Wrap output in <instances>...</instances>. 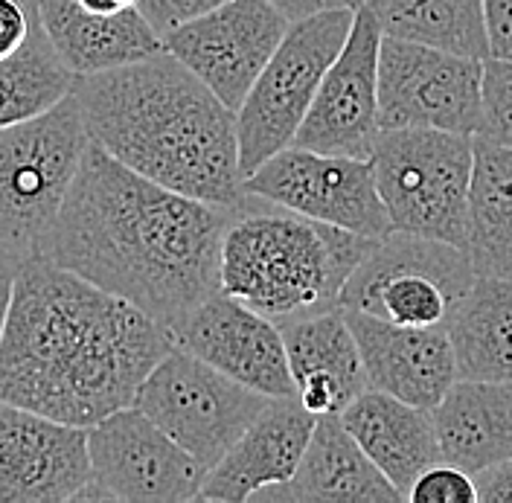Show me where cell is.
<instances>
[{
	"label": "cell",
	"mask_w": 512,
	"mask_h": 503,
	"mask_svg": "<svg viewBox=\"0 0 512 503\" xmlns=\"http://www.w3.org/2000/svg\"><path fill=\"white\" fill-rule=\"evenodd\" d=\"M472 477L478 486V503H512V457L492 463Z\"/></svg>",
	"instance_id": "cell-33"
},
{
	"label": "cell",
	"mask_w": 512,
	"mask_h": 503,
	"mask_svg": "<svg viewBox=\"0 0 512 503\" xmlns=\"http://www.w3.org/2000/svg\"><path fill=\"white\" fill-rule=\"evenodd\" d=\"M431 419L451 466L475 474L512 457V381L457 378Z\"/></svg>",
	"instance_id": "cell-23"
},
{
	"label": "cell",
	"mask_w": 512,
	"mask_h": 503,
	"mask_svg": "<svg viewBox=\"0 0 512 503\" xmlns=\"http://www.w3.org/2000/svg\"><path fill=\"white\" fill-rule=\"evenodd\" d=\"M172 344L271 399L297 396L286 341L271 317L216 291L169 329Z\"/></svg>",
	"instance_id": "cell-15"
},
{
	"label": "cell",
	"mask_w": 512,
	"mask_h": 503,
	"mask_svg": "<svg viewBox=\"0 0 512 503\" xmlns=\"http://www.w3.org/2000/svg\"><path fill=\"white\" fill-rule=\"evenodd\" d=\"M233 207L166 189L88 143L38 256L91 280L166 329L222 291Z\"/></svg>",
	"instance_id": "cell-1"
},
{
	"label": "cell",
	"mask_w": 512,
	"mask_h": 503,
	"mask_svg": "<svg viewBox=\"0 0 512 503\" xmlns=\"http://www.w3.org/2000/svg\"><path fill=\"white\" fill-rule=\"evenodd\" d=\"M88 480V428L0 399V503L76 501Z\"/></svg>",
	"instance_id": "cell-16"
},
{
	"label": "cell",
	"mask_w": 512,
	"mask_h": 503,
	"mask_svg": "<svg viewBox=\"0 0 512 503\" xmlns=\"http://www.w3.org/2000/svg\"><path fill=\"white\" fill-rule=\"evenodd\" d=\"M222 3L224 0H137V9L152 24V30L163 38L172 30H178L181 24L207 15L210 9H216Z\"/></svg>",
	"instance_id": "cell-30"
},
{
	"label": "cell",
	"mask_w": 512,
	"mask_h": 503,
	"mask_svg": "<svg viewBox=\"0 0 512 503\" xmlns=\"http://www.w3.org/2000/svg\"><path fill=\"white\" fill-rule=\"evenodd\" d=\"M361 6L373 12L382 35L489 59L483 0H361Z\"/></svg>",
	"instance_id": "cell-26"
},
{
	"label": "cell",
	"mask_w": 512,
	"mask_h": 503,
	"mask_svg": "<svg viewBox=\"0 0 512 503\" xmlns=\"http://www.w3.org/2000/svg\"><path fill=\"white\" fill-rule=\"evenodd\" d=\"M475 137L512 149V62H483V117Z\"/></svg>",
	"instance_id": "cell-28"
},
{
	"label": "cell",
	"mask_w": 512,
	"mask_h": 503,
	"mask_svg": "<svg viewBox=\"0 0 512 503\" xmlns=\"http://www.w3.org/2000/svg\"><path fill=\"white\" fill-rule=\"evenodd\" d=\"M408 503H478V486L466 469L440 460L416 477Z\"/></svg>",
	"instance_id": "cell-29"
},
{
	"label": "cell",
	"mask_w": 512,
	"mask_h": 503,
	"mask_svg": "<svg viewBox=\"0 0 512 503\" xmlns=\"http://www.w3.org/2000/svg\"><path fill=\"white\" fill-rule=\"evenodd\" d=\"M35 24V0H0V59L24 47Z\"/></svg>",
	"instance_id": "cell-31"
},
{
	"label": "cell",
	"mask_w": 512,
	"mask_h": 503,
	"mask_svg": "<svg viewBox=\"0 0 512 503\" xmlns=\"http://www.w3.org/2000/svg\"><path fill=\"white\" fill-rule=\"evenodd\" d=\"M475 277L463 248L393 230L358 262L338 306L399 326H446Z\"/></svg>",
	"instance_id": "cell-8"
},
{
	"label": "cell",
	"mask_w": 512,
	"mask_h": 503,
	"mask_svg": "<svg viewBox=\"0 0 512 503\" xmlns=\"http://www.w3.org/2000/svg\"><path fill=\"white\" fill-rule=\"evenodd\" d=\"M79 6H85L88 12H96V15H117V12L137 6V0H79Z\"/></svg>",
	"instance_id": "cell-36"
},
{
	"label": "cell",
	"mask_w": 512,
	"mask_h": 503,
	"mask_svg": "<svg viewBox=\"0 0 512 503\" xmlns=\"http://www.w3.org/2000/svg\"><path fill=\"white\" fill-rule=\"evenodd\" d=\"M271 396L219 373L207 361L172 346L158 367L143 378L134 408L210 472L233 448Z\"/></svg>",
	"instance_id": "cell-9"
},
{
	"label": "cell",
	"mask_w": 512,
	"mask_h": 503,
	"mask_svg": "<svg viewBox=\"0 0 512 503\" xmlns=\"http://www.w3.org/2000/svg\"><path fill=\"white\" fill-rule=\"evenodd\" d=\"M35 12L73 76H94L163 50V38L137 6L117 15H96L79 0H35Z\"/></svg>",
	"instance_id": "cell-21"
},
{
	"label": "cell",
	"mask_w": 512,
	"mask_h": 503,
	"mask_svg": "<svg viewBox=\"0 0 512 503\" xmlns=\"http://www.w3.org/2000/svg\"><path fill=\"white\" fill-rule=\"evenodd\" d=\"M245 192L364 239L393 233L370 158L286 146L245 178Z\"/></svg>",
	"instance_id": "cell-12"
},
{
	"label": "cell",
	"mask_w": 512,
	"mask_h": 503,
	"mask_svg": "<svg viewBox=\"0 0 512 503\" xmlns=\"http://www.w3.org/2000/svg\"><path fill=\"white\" fill-rule=\"evenodd\" d=\"M254 501L405 503V498L364 454L341 413H326L318 416L294 477L259 492Z\"/></svg>",
	"instance_id": "cell-20"
},
{
	"label": "cell",
	"mask_w": 512,
	"mask_h": 503,
	"mask_svg": "<svg viewBox=\"0 0 512 503\" xmlns=\"http://www.w3.org/2000/svg\"><path fill=\"white\" fill-rule=\"evenodd\" d=\"M172 346L169 329L134 303L32 253L0 338V399L91 428L134 405Z\"/></svg>",
	"instance_id": "cell-2"
},
{
	"label": "cell",
	"mask_w": 512,
	"mask_h": 503,
	"mask_svg": "<svg viewBox=\"0 0 512 503\" xmlns=\"http://www.w3.org/2000/svg\"><path fill=\"white\" fill-rule=\"evenodd\" d=\"M91 137L76 94L32 117L0 128V245L32 256L62 213Z\"/></svg>",
	"instance_id": "cell-6"
},
{
	"label": "cell",
	"mask_w": 512,
	"mask_h": 503,
	"mask_svg": "<svg viewBox=\"0 0 512 503\" xmlns=\"http://www.w3.org/2000/svg\"><path fill=\"white\" fill-rule=\"evenodd\" d=\"M344 312L370 387L422 410H434L443 402L457 381L446 326H399L364 312Z\"/></svg>",
	"instance_id": "cell-17"
},
{
	"label": "cell",
	"mask_w": 512,
	"mask_h": 503,
	"mask_svg": "<svg viewBox=\"0 0 512 503\" xmlns=\"http://www.w3.org/2000/svg\"><path fill=\"white\" fill-rule=\"evenodd\" d=\"M288 27L291 21L268 0H224L163 35V50L192 70L227 108L239 111Z\"/></svg>",
	"instance_id": "cell-13"
},
{
	"label": "cell",
	"mask_w": 512,
	"mask_h": 503,
	"mask_svg": "<svg viewBox=\"0 0 512 503\" xmlns=\"http://www.w3.org/2000/svg\"><path fill=\"white\" fill-rule=\"evenodd\" d=\"M373 242L245 195L224 230L222 291L274 323L323 312L338 306Z\"/></svg>",
	"instance_id": "cell-4"
},
{
	"label": "cell",
	"mask_w": 512,
	"mask_h": 503,
	"mask_svg": "<svg viewBox=\"0 0 512 503\" xmlns=\"http://www.w3.org/2000/svg\"><path fill=\"white\" fill-rule=\"evenodd\" d=\"M352 21L355 9L326 6L288 27L286 38L236 111L239 166L245 178L294 143L297 128L315 102L320 79L350 35Z\"/></svg>",
	"instance_id": "cell-7"
},
{
	"label": "cell",
	"mask_w": 512,
	"mask_h": 503,
	"mask_svg": "<svg viewBox=\"0 0 512 503\" xmlns=\"http://www.w3.org/2000/svg\"><path fill=\"white\" fill-rule=\"evenodd\" d=\"M466 253L475 274L512 277V149L480 137L469 184Z\"/></svg>",
	"instance_id": "cell-25"
},
{
	"label": "cell",
	"mask_w": 512,
	"mask_h": 503,
	"mask_svg": "<svg viewBox=\"0 0 512 503\" xmlns=\"http://www.w3.org/2000/svg\"><path fill=\"white\" fill-rule=\"evenodd\" d=\"M277 326L286 341L297 399L315 416L341 413L358 393L370 387L361 349L341 306L288 317Z\"/></svg>",
	"instance_id": "cell-19"
},
{
	"label": "cell",
	"mask_w": 512,
	"mask_h": 503,
	"mask_svg": "<svg viewBox=\"0 0 512 503\" xmlns=\"http://www.w3.org/2000/svg\"><path fill=\"white\" fill-rule=\"evenodd\" d=\"M24 259H27L24 253L0 245V338H3L6 320H9L12 297H15V283H18V274H21Z\"/></svg>",
	"instance_id": "cell-34"
},
{
	"label": "cell",
	"mask_w": 512,
	"mask_h": 503,
	"mask_svg": "<svg viewBox=\"0 0 512 503\" xmlns=\"http://www.w3.org/2000/svg\"><path fill=\"white\" fill-rule=\"evenodd\" d=\"M457 378L512 381V277L478 274L446 320Z\"/></svg>",
	"instance_id": "cell-24"
},
{
	"label": "cell",
	"mask_w": 512,
	"mask_h": 503,
	"mask_svg": "<svg viewBox=\"0 0 512 503\" xmlns=\"http://www.w3.org/2000/svg\"><path fill=\"white\" fill-rule=\"evenodd\" d=\"M379 47L382 27L367 6H355L352 30L320 79L315 102L294 143L323 155L370 158L382 134L379 123Z\"/></svg>",
	"instance_id": "cell-14"
},
{
	"label": "cell",
	"mask_w": 512,
	"mask_h": 503,
	"mask_svg": "<svg viewBox=\"0 0 512 503\" xmlns=\"http://www.w3.org/2000/svg\"><path fill=\"white\" fill-rule=\"evenodd\" d=\"M483 62L428 44L382 35L379 123L384 128H440L478 134Z\"/></svg>",
	"instance_id": "cell-11"
},
{
	"label": "cell",
	"mask_w": 512,
	"mask_h": 503,
	"mask_svg": "<svg viewBox=\"0 0 512 503\" xmlns=\"http://www.w3.org/2000/svg\"><path fill=\"white\" fill-rule=\"evenodd\" d=\"M91 480L76 501H198L207 469L134 405L88 428Z\"/></svg>",
	"instance_id": "cell-10"
},
{
	"label": "cell",
	"mask_w": 512,
	"mask_h": 503,
	"mask_svg": "<svg viewBox=\"0 0 512 503\" xmlns=\"http://www.w3.org/2000/svg\"><path fill=\"white\" fill-rule=\"evenodd\" d=\"M73 94L91 143L128 169L198 201H245L236 111L172 53L76 76Z\"/></svg>",
	"instance_id": "cell-3"
},
{
	"label": "cell",
	"mask_w": 512,
	"mask_h": 503,
	"mask_svg": "<svg viewBox=\"0 0 512 503\" xmlns=\"http://www.w3.org/2000/svg\"><path fill=\"white\" fill-rule=\"evenodd\" d=\"M318 416L297 396L271 399L248 431L207 472L198 501L242 503L288 483L309 445Z\"/></svg>",
	"instance_id": "cell-18"
},
{
	"label": "cell",
	"mask_w": 512,
	"mask_h": 503,
	"mask_svg": "<svg viewBox=\"0 0 512 503\" xmlns=\"http://www.w3.org/2000/svg\"><path fill=\"white\" fill-rule=\"evenodd\" d=\"M341 419L364 454L402 492L405 501L416 477L443 460L431 410L408 405L384 390L367 387L358 393L341 410Z\"/></svg>",
	"instance_id": "cell-22"
},
{
	"label": "cell",
	"mask_w": 512,
	"mask_h": 503,
	"mask_svg": "<svg viewBox=\"0 0 512 503\" xmlns=\"http://www.w3.org/2000/svg\"><path fill=\"white\" fill-rule=\"evenodd\" d=\"M323 6H329V9H355V6H361V0H323Z\"/></svg>",
	"instance_id": "cell-37"
},
{
	"label": "cell",
	"mask_w": 512,
	"mask_h": 503,
	"mask_svg": "<svg viewBox=\"0 0 512 503\" xmlns=\"http://www.w3.org/2000/svg\"><path fill=\"white\" fill-rule=\"evenodd\" d=\"M76 76L64 67L38 21L21 50L0 59V128L41 117L73 91Z\"/></svg>",
	"instance_id": "cell-27"
},
{
	"label": "cell",
	"mask_w": 512,
	"mask_h": 503,
	"mask_svg": "<svg viewBox=\"0 0 512 503\" xmlns=\"http://www.w3.org/2000/svg\"><path fill=\"white\" fill-rule=\"evenodd\" d=\"M370 160L393 230L466 251L475 134L384 128Z\"/></svg>",
	"instance_id": "cell-5"
},
{
	"label": "cell",
	"mask_w": 512,
	"mask_h": 503,
	"mask_svg": "<svg viewBox=\"0 0 512 503\" xmlns=\"http://www.w3.org/2000/svg\"><path fill=\"white\" fill-rule=\"evenodd\" d=\"M489 59L512 62V0H483Z\"/></svg>",
	"instance_id": "cell-32"
},
{
	"label": "cell",
	"mask_w": 512,
	"mask_h": 503,
	"mask_svg": "<svg viewBox=\"0 0 512 503\" xmlns=\"http://www.w3.org/2000/svg\"><path fill=\"white\" fill-rule=\"evenodd\" d=\"M268 3H274V6L286 15L291 24H294V21L309 18V15H315V12H320V9H326V6H323V0H268Z\"/></svg>",
	"instance_id": "cell-35"
}]
</instances>
